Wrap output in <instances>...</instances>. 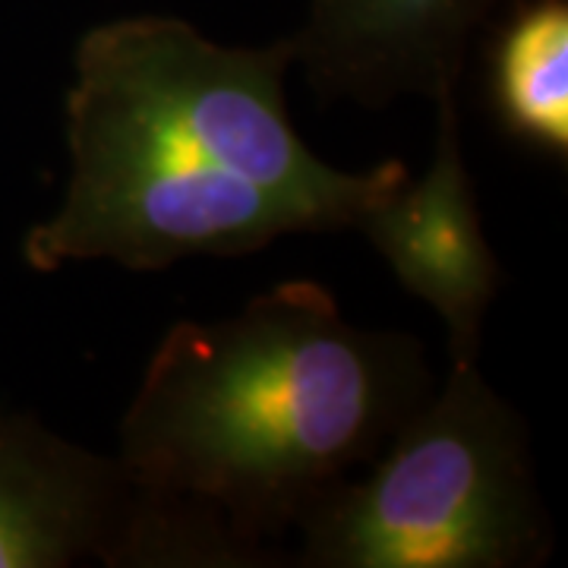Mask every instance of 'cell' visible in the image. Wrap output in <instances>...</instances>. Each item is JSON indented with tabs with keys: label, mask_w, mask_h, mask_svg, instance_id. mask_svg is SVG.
I'll list each match as a JSON object with an SVG mask.
<instances>
[{
	"label": "cell",
	"mask_w": 568,
	"mask_h": 568,
	"mask_svg": "<svg viewBox=\"0 0 568 568\" xmlns=\"http://www.w3.org/2000/svg\"><path fill=\"white\" fill-rule=\"evenodd\" d=\"M503 0H310L294 67L323 102L386 108L458 92L470 36Z\"/></svg>",
	"instance_id": "7"
},
{
	"label": "cell",
	"mask_w": 568,
	"mask_h": 568,
	"mask_svg": "<svg viewBox=\"0 0 568 568\" xmlns=\"http://www.w3.org/2000/svg\"><path fill=\"white\" fill-rule=\"evenodd\" d=\"M489 102L508 136L568 159V3L525 0L489 51Z\"/></svg>",
	"instance_id": "8"
},
{
	"label": "cell",
	"mask_w": 568,
	"mask_h": 568,
	"mask_svg": "<svg viewBox=\"0 0 568 568\" xmlns=\"http://www.w3.org/2000/svg\"><path fill=\"white\" fill-rule=\"evenodd\" d=\"M429 392L414 335L351 323L325 284L291 278L164 332L114 458L133 487L215 518L265 562L268 540L369 465Z\"/></svg>",
	"instance_id": "1"
},
{
	"label": "cell",
	"mask_w": 568,
	"mask_h": 568,
	"mask_svg": "<svg viewBox=\"0 0 568 568\" xmlns=\"http://www.w3.org/2000/svg\"><path fill=\"white\" fill-rule=\"evenodd\" d=\"M190 547L186 518L114 455L0 410V568L186 566Z\"/></svg>",
	"instance_id": "5"
},
{
	"label": "cell",
	"mask_w": 568,
	"mask_h": 568,
	"mask_svg": "<svg viewBox=\"0 0 568 568\" xmlns=\"http://www.w3.org/2000/svg\"><path fill=\"white\" fill-rule=\"evenodd\" d=\"M291 36L222 44L178 17L99 22L73 48L63 136L130 142L244 178L297 205L313 231H345L410 171L398 159L361 171L323 162L291 121Z\"/></svg>",
	"instance_id": "2"
},
{
	"label": "cell",
	"mask_w": 568,
	"mask_h": 568,
	"mask_svg": "<svg viewBox=\"0 0 568 568\" xmlns=\"http://www.w3.org/2000/svg\"><path fill=\"white\" fill-rule=\"evenodd\" d=\"M433 162L357 219L392 275L443 320L448 361H477L484 320L503 287L462 145L458 92L436 99Z\"/></svg>",
	"instance_id": "6"
},
{
	"label": "cell",
	"mask_w": 568,
	"mask_h": 568,
	"mask_svg": "<svg viewBox=\"0 0 568 568\" xmlns=\"http://www.w3.org/2000/svg\"><path fill=\"white\" fill-rule=\"evenodd\" d=\"M67 159L61 205L22 237V260L36 272L77 263L159 272L313 231L297 205L260 183L168 162L130 142L67 136Z\"/></svg>",
	"instance_id": "4"
},
{
	"label": "cell",
	"mask_w": 568,
	"mask_h": 568,
	"mask_svg": "<svg viewBox=\"0 0 568 568\" xmlns=\"http://www.w3.org/2000/svg\"><path fill=\"white\" fill-rule=\"evenodd\" d=\"M294 530L310 568H521L552 544L528 426L480 357L448 361L364 477L335 484Z\"/></svg>",
	"instance_id": "3"
}]
</instances>
